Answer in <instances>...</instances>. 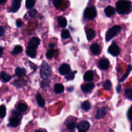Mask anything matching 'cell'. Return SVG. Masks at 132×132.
Here are the masks:
<instances>
[{
  "instance_id": "obj_35",
  "label": "cell",
  "mask_w": 132,
  "mask_h": 132,
  "mask_svg": "<svg viewBox=\"0 0 132 132\" xmlns=\"http://www.w3.org/2000/svg\"><path fill=\"white\" fill-rule=\"evenodd\" d=\"M67 128H68V130H72L76 128V122L72 121V122H69V123L67 125Z\"/></svg>"
},
{
  "instance_id": "obj_23",
  "label": "cell",
  "mask_w": 132,
  "mask_h": 132,
  "mask_svg": "<svg viewBox=\"0 0 132 132\" xmlns=\"http://www.w3.org/2000/svg\"><path fill=\"white\" fill-rule=\"evenodd\" d=\"M15 73L18 77H21L26 74V70L24 68H21L20 67H18L15 70Z\"/></svg>"
},
{
  "instance_id": "obj_34",
  "label": "cell",
  "mask_w": 132,
  "mask_h": 132,
  "mask_svg": "<svg viewBox=\"0 0 132 132\" xmlns=\"http://www.w3.org/2000/svg\"><path fill=\"white\" fill-rule=\"evenodd\" d=\"M112 82H111V81L110 80H106L105 81V82L104 83V85H103L104 89H106V90H110L112 88Z\"/></svg>"
},
{
  "instance_id": "obj_19",
  "label": "cell",
  "mask_w": 132,
  "mask_h": 132,
  "mask_svg": "<svg viewBox=\"0 0 132 132\" xmlns=\"http://www.w3.org/2000/svg\"><path fill=\"white\" fill-rule=\"evenodd\" d=\"M58 24L62 28H65L67 25V21L65 18L63 16H60L57 18Z\"/></svg>"
},
{
  "instance_id": "obj_39",
  "label": "cell",
  "mask_w": 132,
  "mask_h": 132,
  "mask_svg": "<svg viewBox=\"0 0 132 132\" xmlns=\"http://www.w3.org/2000/svg\"><path fill=\"white\" fill-rule=\"evenodd\" d=\"M12 114L14 115V116H17V117H19L21 118V113L20 112H18V111H15V110L12 111Z\"/></svg>"
},
{
  "instance_id": "obj_37",
  "label": "cell",
  "mask_w": 132,
  "mask_h": 132,
  "mask_svg": "<svg viewBox=\"0 0 132 132\" xmlns=\"http://www.w3.org/2000/svg\"><path fill=\"white\" fill-rule=\"evenodd\" d=\"M36 14H37V11L36 10H34V9L30 10L29 12H28V15H29V16L30 18H34L36 16Z\"/></svg>"
},
{
  "instance_id": "obj_10",
  "label": "cell",
  "mask_w": 132,
  "mask_h": 132,
  "mask_svg": "<svg viewBox=\"0 0 132 132\" xmlns=\"http://www.w3.org/2000/svg\"><path fill=\"white\" fill-rule=\"evenodd\" d=\"M70 72V67L68 64H61L59 68V73L63 76H66Z\"/></svg>"
},
{
  "instance_id": "obj_12",
  "label": "cell",
  "mask_w": 132,
  "mask_h": 132,
  "mask_svg": "<svg viewBox=\"0 0 132 132\" xmlns=\"http://www.w3.org/2000/svg\"><path fill=\"white\" fill-rule=\"evenodd\" d=\"M90 50L94 55H99L101 54V47L98 44L94 43L90 46Z\"/></svg>"
},
{
  "instance_id": "obj_38",
  "label": "cell",
  "mask_w": 132,
  "mask_h": 132,
  "mask_svg": "<svg viewBox=\"0 0 132 132\" xmlns=\"http://www.w3.org/2000/svg\"><path fill=\"white\" fill-rule=\"evenodd\" d=\"M53 4H54L55 7L58 8L59 6H60L61 4V1H59V0H54V1H53Z\"/></svg>"
},
{
  "instance_id": "obj_41",
  "label": "cell",
  "mask_w": 132,
  "mask_h": 132,
  "mask_svg": "<svg viewBox=\"0 0 132 132\" xmlns=\"http://www.w3.org/2000/svg\"><path fill=\"white\" fill-rule=\"evenodd\" d=\"M5 34V28L3 27L0 26V37L3 36Z\"/></svg>"
},
{
  "instance_id": "obj_13",
  "label": "cell",
  "mask_w": 132,
  "mask_h": 132,
  "mask_svg": "<svg viewBox=\"0 0 132 132\" xmlns=\"http://www.w3.org/2000/svg\"><path fill=\"white\" fill-rule=\"evenodd\" d=\"M110 63L107 59H102L99 61V67L101 70H106L109 68Z\"/></svg>"
},
{
  "instance_id": "obj_8",
  "label": "cell",
  "mask_w": 132,
  "mask_h": 132,
  "mask_svg": "<svg viewBox=\"0 0 132 132\" xmlns=\"http://www.w3.org/2000/svg\"><path fill=\"white\" fill-rule=\"evenodd\" d=\"M20 117H17V116L10 117V119H9V126L12 128L17 127L20 122Z\"/></svg>"
},
{
  "instance_id": "obj_18",
  "label": "cell",
  "mask_w": 132,
  "mask_h": 132,
  "mask_svg": "<svg viewBox=\"0 0 132 132\" xmlns=\"http://www.w3.org/2000/svg\"><path fill=\"white\" fill-rule=\"evenodd\" d=\"M36 99H37V102L39 106L41 107V108H43L45 106V101L39 93H38L37 94V95H36Z\"/></svg>"
},
{
  "instance_id": "obj_28",
  "label": "cell",
  "mask_w": 132,
  "mask_h": 132,
  "mask_svg": "<svg viewBox=\"0 0 132 132\" xmlns=\"http://www.w3.org/2000/svg\"><path fill=\"white\" fill-rule=\"evenodd\" d=\"M81 107H82V109L83 110L88 112L91 108V104H90V103L88 101H85L82 103V105H81Z\"/></svg>"
},
{
  "instance_id": "obj_11",
  "label": "cell",
  "mask_w": 132,
  "mask_h": 132,
  "mask_svg": "<svg viewBox=\"0 0 132 132\" xmlns=\"http://www.w3.org/2000/svg\"><path fill=\"white\" fill-rule=\"evenodd\" d=\"M95 87V85L92 82H88V83L84 84L81 86V90L82 92L85 93H89L93 90Z\"/></svg>"
},
{
  "instance_id": "obj_2",
  "label": "cell",
  "mask_w": 132,
  "mask_h": 132,
  "mask_svg": "<svg viewBox=\"0 0 132 132\" xmlns=\"http://www.w3.org/2000/svg\"><path fill=\"white\" fill-rule=\"evenodd\" d=\"M122 28L120 26L115 25L112 28L108 30V32L106 34V41H110L112 38L115 37L116 35L118 34L121 31Z\"/></svg>"
},
{
  "instance_id": "obj_20",
  "label": "cell",
  "mask_w": 132,
  "mask_h": 132,
  "mask_svg": "<svg viewBox=\"0 0 132 132\" xmlns=\"http://www.w3.org/2000/svg\"><path fill=\"white\" fill-rule=\"evenodd\" d=\"M64 90V86H63V85H61V84H56V85L54 86V92H55V93H56L57 94H59L63 92Z\"/></svg>"
},
{
  "instance_id": "obj_7",
  "label": "cell",
  "mask_w": 132,
  "mask_h": 132,
  "mask_svg": "<svg viewBox=\"0 0 132 132\" xmlns=\"http://www.w3.org/2000/svg\"><path fill=\"white\" fill-rule=\"evenodd\" d=\"M40 44V39L38 37H32L30 40L29 43L28 45V48L31 49H36L39 45Z\"/></svg>"
},
{
  "instance_id": "obj_26",
  "label": "cell",
  "mask_w": 132,
  "mask_h": 132,
  "mask_svg": "<svg viewBox=\"0 0 132 132\" xmlns=\"http://www.w3.org/2000/svg\"><path fill=\"white\" fill-rule=\"evenodd\" d=\"M131 70V65H128V68H127V70H126L125 74L123 75V76H122V77H121V78L119 79L120 82H122V81H124L126 78H127V77L129 76V74H130Z\"/></svg>"
},
{
  "instance_id": "obj_31",
  "label": "cell",
  "mask_w": 132,
  "mask_h": 132,
  "mask_svg": "<svg viewBox=\"0 0 132 132\" xmlns=\"http://www.w3.org/2000/svg\"><path fill=\"white\" fill-rule=\"evenodd\" d=\"M34 0H27L26 1V7L28 9H30L33 8V6L35 5Z\"/></svg>"
},
{
  "instance_id": "obj_27",
  "label": "cell",
  "mask_w": 132,
  "mask_h": 132,
  "mask_svg": "<svg viewBox=\"0 0 132 132\" xmlns=\"http://www.w3.org/2000/svg\"><path fill=\"white\" fill-rule=\"evenodd\" d=\"M23 51V47L20 45H17L14 47V50H12V54L14 55H18V54H20V53L22 52Z\"/></svg>"
},
{
  "instance_id": "obj_47",
  "label": "cell",
  "mask_w": 132,
  "mask_h": 132,
  "mask_svg": "<svg viewBox=\"0 0 132 132\" xmlns=\"http://www.w3.org/2000/svg\"><path fill=\"white\" fill-rule=\"evenodd\" d=\"M36 132H44V131H41V130H37V131H36Z\"/></svg>"
},
{
  "instance_id": "obj_21",
  "label": "cell",
  "mask_w": 132,
  "mask_h": 132,
  "mask_svg": "<svg viewBox=\"0 0 132 132\" xmlns=\"http://www.w3.org/2000/svg\"><path fill=\"white\" fill-rule=\"evenodd\" d=\"M95 36V32L93 29H88L86 31V37L88 40H92Z\"/></svg>"
},
{
  "instance_id": "obj_40",
  "label": "cell",
  "mask_w": 132,
  "mask_h": 132,
  "mask_svg": "<svg viewBox=\"0 0 132 132\" xmlns=\"http://www.w3.org/2000/svg\"><path fill=\"white\" fill-rule=\"evenodd\" d=\"M16 25L18 27H21L23 25V22L21 21V20L20 19H18L16 21Z\"/></svg>"
},
{
  "instance_id": "obj_16",
  "label": "cell",
  "mask_w": 132,
  "mask_h": 132,
  "mask_svg": "<svg viewBox=\"0 0 132 132\" xmlns=\"http://www.w3.org/2000/svg\"><path fill=\"white\" fill-rule=\"evenodd\" d=\"M104 12H105V14L106 15V16L111 17L114 15L115 12H116V10H115L113 7H112L111 6H108L104 9Z\"/></svg>"
},
{
  "instance_id": "obj_46",
  "label": "cell",
  "mask_w": 132,
  "mask_h": 132,
  "mask_svg": "<svg viewBox=\"0 0 132 132\" xmlns=\"http://www.w3.org/2000/svg\"><path fill=\"white\" fill-rule=\"evenodd\" d=\"M6 2V1H0V4H3Z\"/></svg>"
},
{
  "instance_id": "obj_32",
  "label": "cell",
  "mask_w": 132,
  "mask_h": 132,
  "mask_svg": "<svg viewBox=\"0 0 132 132\" xmlns=\"http://www.w3.org/2000/svg\"><path fill=\"white\" fill-rule=\"evenodd\" d=\"M76 71H73V72H70L67 73V75L65 76L66 79L67 80H72L74 79V76L75 74L76 73Z\"/></svg>"
},
{
  "instance_id": "obj_36",
  "label": "cell",
  "mask_w": 132,
  "mask_h": 132,
  "mask_svg": "<svg viewBox=\"0 0 132 132\" xmlns=\"http://www.w3.org/2000/svg\"><path fill=\"white\" fill-rule=\"evenodd\" d=\"M49 82L48 81H46V80H44V81H43L42 82H41V87L42 88H47L49 86Z\"/></svg>"
},
{
  "instance_id": "obj_4",
  "label": "cell",
  "mask_w": 132,
  "mask_h": 132,
  "mask_svg": "<svg viewBox=\"0 0 132 132\" xmlns=\"http://www.w3.org/2000/svg\"><path fill=\"white\" fill-rule=\"evenodd\" d=\"M97 10L94 6L86 8L84 12V17L89 20H92L96 17Z\"/></svg>"
},
{
  "instance_id": "obj_29",
  "label": "cell",
  "mask_w": 132,
  "mask_h": 132,
  "mask_svg": "<svg viewBox=\"0 0 132 132\" xmlns=\"http://www.w3.org/2000/svg\"><path fill=\"white\" fill-rule=\"evenodd\" d=\"M6 107L4 105L0 106V118L3 119L6 116Z\"/></svg>"
},
{
  "instance_id": "obj_45",
  "label": "cell",
  "mask_w": 132,
  "mask_h": 132,
  "mask_svg": "<svg viewBox=\"0 0 132 132\" xmlns=\"http://www.w3.org/2000/svg\"><path fill=\"white\" fill-rule=\"evenodd\" d=\"M49 46H50V48L54 47V46H55V44H54V43H50V44H49Z\"/></svg>"
},
{
  "instance_id": "obj_24",
  "label": "cell",
  "mask_w": 132,
  "mask_h": 132,
  "mask_svg": "<svg viewBox=\"0 0 132 132\" xmlns=\"http://www.w3.org/2000/svg\"><path fill=\"white\" fill-rule=\"evenodd\" d=\"M57 53V50H54V49H51V50H49L48 51H47L46 54V56L47 59H51L52 57L54 56L55 54Z\"/></svg>"
},
{
  "instance_id": "obj_1",
  "label": "cell",
  "mask_w": 132,
  "mask_h": 132,
  "mask_svg": "<svg viewBox=\"0 0 132 132\" xmlns=\"http://www.w3.org/2000/svg\"><path fill=\"white\" fill-rule=\"evenodd\" d=\"M117 12L120 14H125L130 12L131 9V3L128 1H119L116 3Z\"/></svg>"
},
{
  "instance_id": "obj_43",
  "label": "cell",
  "mask_w": 132,
  "mask_h": 132,
  "mask_svg": "<svg viewBox=\"0 0 132 132\" xmlns=\"http://www.w3.org/2000/svg\"><path fill=\"white\" fill-rule=\"evenodd\" d=\"M130 111H131V108H129V110H128V113H127V116H128V119L130 120H131L130 119Z\"/></svg>"
},
{
  "instance_id": "obj_33",
  "label": "cell",
  "mask_w": 132,
  "mask_h": 132,
  "mask_svg": "<svg viewBox=\"0 0 132 132\" xmlns=\"http://www.w3.org/2000/svg\"><path fill=\"white\" fill-rule=\"evenodd\" d=\"M70 32L68 30H63L61 32V37L63 39H68L70 37Z\"/></svg>"
},
{
  "instance_id": "obj_30",
  "label": "cell",
  "mask_w": 132,
  "mask_h": 132,
  "mask_svg": "<svg viewBox=\"0 0 132 132\" xmlns=\"http://www.w3.org/2000/svg\"><path fill=\"white\" fill-rule=\"evenodd\" d=\"M125 95L129 100L132 99V88H128L125 90Z\"/></svg>"
},
{
  "instance_id": "obj_22",
  "label": "cell",
  "mask_w": 132,
  "mask_h": 132,
  "mask_svg": "<svg viewBox=\"0 0 132 132\" xmlns=\"http://www.w3.org/2000/svg\"><path fill=\"white\" fill-rule=\"evenodd\" d=\"M17 109H18V112H25L28 109V106H27V105L25 103H21L18 104V106H17Z\"/></svg>"
},
{
  "instance_id": "obj_3",
  "label": "cell",
  "mask_w": 132,
  "mask_h": 132,
  "mask_svg": "<svg viewBox=\"0 0 132 132\" xmlns=\"http://www.w3.org/2000/svg\"><path fill=\"white\" fill-rule=\"evenodd\" d=\"M51 67L46 63H44L41 68V76L44 80H46L51 76Z\"/></svg>"
},
{
  "instance_id": "obj_25",
  "label": "cell",
  "mask_w": 132,
  "mask_h": 132,
  "mask_svg": "<svg viewBox=\"0 0 132 132\" xmlns=\"http://www.w3.org/2000/svg\"><path fill=\"white\" fill-rule=\"evenodd\" d=\"M26 53H27V55H28L29 57H30L31 58L36 57V55H37V52H36V50H34V49L28 48L27 50Z\"/></svg>"
},
{
  "instance_id": "obj_42",
  "label": "cell",
  "mask_w": 132,
  "mask_h": 132,
  "mask_svg": "<svg viewBox=\"0 0 132 132\" xmlns=\"http://www.w3.org/2000/svg\"><path fill=\"white\" fill-rule=\"evenodd\" d=\"M121 86H120V85H118V86H117V88H116V91H117V92H120V91H121Z\"/></svg>"
},
{
  "instance_id": "obj_17",
  "label": "cell",
  "mask_w": 132,
  "mask_h": 132,
  "mask_svg": "<svg viewBox=\"0 0 132 132\" xmlns=\"http://www.w3.org/2000/svg\"><path fill=\"white\" fill-rule=\"evenodd\" d=\"M0 78L2 80L3 82H9L10 79H11L12 77L7 73L6 72H1V73H0Z\"/></svg>"
},
{
  "instance_id": "obj_44",
  "label": "cell",
  "mask_w": 132,
  "mask_h": 132,
  "mask_svg": "<svg viewBox=\"0 0 132 132\" xmlns=\"http://www.w3.org/2000/svg\"><path fill=\"white\" fill-rule=\"evenodd\" d=\"M3 54V48L2 47H1V46H0V57L2 56Z\"/></svg>"
},
{
  "instance_id": "obj_15",
  "label": "cell",
  "mask_w": 132,
  "mask_h": 132,
  "mask_svg": "<svg viewBox=\"0 0 132 132\" xmlns=\"http://www.w3.org/2000/svg\"><path fill=\"white\" fill-rule=\"evenodd\" d=\"M94 73L92 71H88L84 75L83 79L85 81H88V82H91L93 79H94Z\"/></svg>"
},
{
  "instance_id": "obj_9",
  "label": "cell",
  "mask_w": 132,
  "mask_h": 132,
  "mask_svg": "<svg viewBox=\"0 0 132 132\" xmlns=\"http://www.w3.org/2000/svg\"><path fill=\"white\" fill-rule=\"evenodd\" d=\"M21 1L19 0H14L12 3V6L9 9V12H16L19 9L21 6Z\"/></svg>"
},
{
  "instance_id": "obj_6",
  "label": "cell",
  "mask_w": 132,
  "mask_h": 132,
  "mask_svg": "<svg viewBox=\"0 0 132 132\" xmlns=\"http://www.w3.org/2000/svg\"><path fill=\"white\" fill-rule=\"evenodd\" d=\"M90 128V123L86 121H82L77 125L79 132H86Z\"/></svg>"
},
{
  "instance_id": "obj_14",
  "label": "cell",
  "mask_w": 132,
  "mask_h": 132,
  "mask_svg": "<svg viewBox=\"0 0 132 132\" xmlns=\"http://www.w3.org/2000/svg\"><path fill=\"white\" fill-rule=\"evenodd\" d=\"M106 114V109L105 108H101L97 111L95 117L96 119H100L104 117Z\"/></svg>"
},
{
  "instance_id": "obj_5",
  "label": "cell",
  "mask_w": 132,
  "mask_h": 132,
  "mask_svg": "<svg viewBox=\"0 0 132 132\" xmlns=\"http://www.w3.org/2000/svg\"><path fill=\"white\" fill-rule=\"evenodd\" d=\"M120 48L115 43H113L108 48V52L113 56H118L120 54Z\"/></svg>"
}]
</instances>
